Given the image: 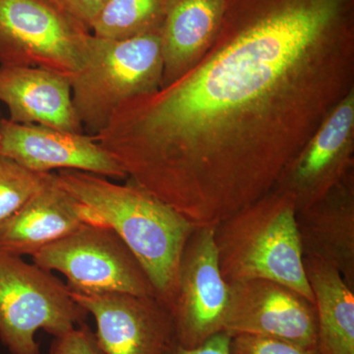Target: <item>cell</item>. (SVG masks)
<instances>
[{"label": "cell", "instance_id": "7c38bea8", "mask_svg": "<svg viewBox=\"0 0 354 354\" xmlns=\"http://www.w3.org/2000/svg\"><path fill=\"white\" fill-rule=\"evenodd\" d=\"M353 127L354 91L335 106L279 179L276 189L290 193L297 212L322 199L353 171Z\"/></svg>", "mask_w": 354, "mask_h": 354}, {"label": "cell", "instance_id": "7402d4cb", "mask_svg": "<svg viewBox=\"0 0 354 354\" xmlns=\"http://www.w3.org/2000/svg\"><path fill=\"white\" fill-rule=\"evenodd\" d=\"M57 8L64 11L90 31L91 24L108 0H50Z\"/></svg>", "mask_w": 354, "mask_h": 354}, {"label": "cell", "instance_id": "3957f363", "mask_svg": "<svg viewBox=\"0 0 354 354\" xmlns=\"http://www.w3.org/2000/svg\"><path fill=\"white\" fill-rule=\"evenodd\" d=\"M221 276L227 283L276 281L315 304L305 274L297 207L286 191L274 189L215 225Z\"/></svg>", "mask_w": 354, "mask_h": 354}, {"label": "cell", "instance_id": "6da1fadb", "mask_svg": "<svg viewBox=\"0 0 354 354\" xmlns=\"http://www.w3.org/2000/svg\"><path fill=\"white\" fill-rule=\"evenodd\" d=\"M353 83L354 0H225L196 64L94 138L128 180L216 225L276 189Z\"/></svg>", "mask_w": 354, "mask_h": 354}, {"label": "cell", "instance_id": "277c9868", "mask_svg": "<svg viewBox=\"0 0 354 354\" xmlns=\"http://www.w3.org/2000/svg\"><path fill=\"white\" fill-rule=\"evenodd\" d=\"M162 72V29L124 39L91 34L85 64L70 79L84 131L97 135L121 104L160 87Z\"/></svg>", "mask_w": 354, "mask_h": 354}, {"label": "cell", "instance_id": "7a4b0ae2", "mask_svg": "<svg viewBox=\"0 0 354 354\" xmlns=\"http://www.w3.org/2000/svg\"><path fill=\"white\" fill-rule=\"evenodd\" d=\"M58 183L80 203L88 223L113 230L132 251L156 295L171 308L178 288L181 257L197 225L128 180L78 171H59Z\"/></svg>", "mask_w": 354, "mask_h": 354}, {"label": "cell", "instance_id": "5b68a950", "mask_svg": "<svg viewBox=\"0 0 354 354\" xmlns=\"http://www.w3.org/2000/svg\"><path fill=\"white\" fill-rule=\"evenodd\" d=\"M87 315L50 271L0 251V339L9 353L41 354L39 330L59 337Z\"/></svg>", "mask_w": 354, "mask_h": 354}, {"label": "cell", "instance_id": "e0dca14e", "mask_svg": "<svg viewBox=\"0 0 354 354\" xmlns=\"http://www.w3.org/2000/svg\"><path fill=\"white\" fill-rule=\"evenodd\" d=\"M307 281L315 298L319 354H354V290L335 268L304 256Z\"/></svg>", "mask_w": 354, "mask_h": 354}, {"label": "cell", "instance_id": "5bb4252c", "mask_svg": "<svg viewBox=\"0 0 354 354\" xmlns=\"http://www.w3.org/2000/svg\"><path fill=\"white\" fill-rule=\"evenodd\" d=\"M0 102L13 122L84 133L72 101L70 79L55 72L0 65Z\"/></svg>", "mask_w": 354, "mask_h": 354}, {"label": "cell", "instance_id": "d6986e66", "mask_svg": "<svg viewBox=\"0 0 354 354\" xmlns=\"http://www.w3.org/2000/svg\"><path fill=\"white\" fill-rule=\"evenodd\" d=\"M48 176L0 153V225L38 192Z\"/></svg>", "mask_w": 354, "mask_h": 354}, {"label": "cell", "instance_id": "4fadbf2b", "mask_svg": "<svg viewBox=\"0 0 354 354\" xmlns=\"http://www.w3.org/2000/svg\"><path fill=\"white\" fill-rule=\"evenodd\" d=\"M88 223L85 209L50 174L25 205L0 225V251L34 255Z\"/></svg>", "mask_w": 354, "mask_h": 354}, {"label": "cell", "instance_id": "30bf717a", "mask_svg": "<svg viewBox=\"0 0 354 354\" xmlns=\"http://www.w3.org/2000/svg\"><path fill=\"white\" fill-rule=\"evenodd\" d=\"M70 291L94 317L104 354H167L176 344L171 309L158 297Z\"/></svg>", "mask_w": 354, "mask_h": 354}, {"label": "cell", "instance_id": "9a60e30c", "mask_svg": "<svg viewBox=\"0 0 354 354\" xmlns=\"http://www.w3.org/2000/svg\"><path fill=\"white\" fill-rule=\"evenodd\" d=\"M304 256L335 268L354 290V190L353 171L322 199L297 212Z\"/></svg>", "mask_w": 354, "mask_h": 354}, {"label": "cell", "instance_id": "52a82bcc", "mask_svg": "<svg viewBox=\"0 0 354 354\" xmlns=\"http://www.w3.org/2000/svg\"><path fill=\"white\" fill-rule=\"evenodd\" d=\"M35 264L62 272L70 290L157 297L150 279L113 230L86 223L32 256Z\"/></svg>", "mask_w": 354, "mask_h": 354}, {"label": "cell", "instance_id": "9c48e42d", "mask_svg": "<svg viewBox=\"0 0 354 354\" xmlns=\"http://www.w3.org/2000/svg\"><path fill=\"white\" fill-rule=\"evenodd\" d=\"M230 298L223 332L263 335L317 348L315 304L288 286L264 279L227 283Z\"/></svg>", "mask_w": 354, "mask_h": 354}, {"label": "cell", "instance_id": "8992f818", "mask_svg": "<svg viewBox=\"0 0 354 354\" xmlns=\"http://www.w3.org/2000/svg\"><path fill=\"white\" fill-rule=\"evenodd\" d=\"M90 37L50 0H0V65L71 79L85 64Z\"/></svg>", "mask_w": 354, "mask_h": 354}, {"label": "cell", "instance_id": "44dd1931", "mask_svg": "<svg viewBox=\"0 0 354 354\" xmlns=\"http://www.w3.org/2000/svg\"><path fill=\"white\" fill-rule=\"evenodd\" d=\"M50 354H104L97 344L95 333L85 323L55 337Z\"/></svg>", "mask_w": 354, "mask_h": 354}, {"label": "cell", "instance_id": "ba28073f", "mask_svg": "<svg viewBox=\"0 0 354 354\" xmlns=\"http://www.w3.org/2000/svg\"><path fill=\"white\" fill-rule=\"evenodd\" d=\"M228 298L230 288L218 264L215 225H198L183 250L171 308L176 344L197 348L223 332Z\"/></svg>", "mask_w": 354, "mask_h": 354}, {"label": "cell", "instance_id": "ffe728a7", "mask_svg": "<svg viewBox=\"0 0 354 354\" xmlns=\"http://www.w3.org/2000/svg\"><path fill=\"white\" fill-rule=\"evenodd\" d=\"M230 354H319L317 348H305L293 342L263 337L237 335L230 339Z\"/></svg>", "mask_w": 354, "mask_h": 354}, {"label": "cell", "instance_id": "ac0fdd59", "mask_svg": "<svg viewBox=\"0 0 354 354\" xmlns=\"http://www.w3.org/2000/svg\"><path fill=\"white\" fill-rule=\"evenodd\" d=\"M169 0H108L91 24V34L124 39L162 29Z\"/></svg>", "mask_w": 354, "mask_h": 354}, {"label": "cell", "instance_id": "2e32d148", "mask_svg": "<svg viewBox=\"0 0 354 354\" xmlns=\"http://www.w3.org/2000/svg\"><path fill=\"white\" fill-rule=\"evenodd\" d=\"M225 3V0H169L162 29L160 86L183 75L208 50L220 27Z\"/></svg>", "mask_w": 354, "mask_h": 354}, {"label": "cell", "instance_id": "603a6c76", "mask_svg": "<svg viewBox=\"0 0 354 354\" xmlns=\"http://www.w3.org/2000/svg\"><path fill=\"white\" fill-rule=\"evenodd\" d=\"M230 339L232 337L227 333L221 332L197 348H185L174 344L167 354H230Z\"/></svg>", "mask_w": 354, "mask_h": 354}, {"label": "cell", "instance_id": "8fae6325", "mask_svg": "<svg viewBox=\"0 0 354 354\" xmlns=\"http://www.w3.org/2000/svg\"><path fill=\"white\" fill-rule=\"evenodd\" d=\"M0 153L39 174L78 171L127 178L118 162L91 135L0 120Z\"/></svg>", "mask_w": 354, "mask_h": 354}]
</instances>
